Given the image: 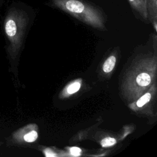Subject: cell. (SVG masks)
I'll return each instance as SVG.
<instances>
[{"label":"cell","mask_w":157,"mask_h":157,"mask_svg":"<svg viewBox=\"0 0 157 157\" xmlns=\"http://www.w3.org/2000/svg\"><path fill=\"white\" fill-rule=\"evenodd\" d=\"M116 143V140L113 137H105L101 140V145L103 147H109L114 145Z\"/></svg>","instance_id":"ba28073f"},{"label":"cell","mask_w":157,"mask_h":157,"mask_svg":"<svg viewBox=\"0 0 157 157\" xmlns=\"http://www.w3.org/2000/svg\"><path fill=\"white\" fill-rule=\"evenodd\" d=\"M2 2H3V0H0V6L2 4Z\"/></svg>","instance_id":"8fae6325"},{"label":"cell","mask_w":157,"mask_h":157,"mask_svg":"<svg viewBox=\"0 0 157 157\" xmlns=\"http://www.w3.org/2000/svg\"><path fill=\"white\" fill-rule=\"evenodd\" d=\"M136 82L140 86H146L150 83L151 78L147 73L143 72L137 75L136 78Z\"/></svg>","instance_id":"3957f363"},{"label":"cell","mask_w":157,"mask_h":157,"mask_svg":"<svg viewBox=\"0 0 157 157\" xmlns=\"http://www.w3.org/2000/svg\"><path fill=\"white\" fill-rule=\"evenodd\" d=\"M58 9L67 12L93 25L100 26L102 21L99 9L83 0H51Z\"/></svg>","instance_id":"6da1fadb"},{"label":"cell","mask_w":157,"mask_h":157,"mask_svg":"<svg viewBox=\"0 0 157 157\" xmlns=\"http://www.w3.org/2000/svg\"><path fill=\"white\" fill-rule=\"evenodd\" d=\"M80 88V83L79 82H75L71 84L67 88V92L70 94H73L79 90Z\"/></svg>","instance_id":"9c48e42d"},{"label":"cell","mask_w":157,"mask_h":157,"mask_svg":"<svg viewBox=\"0 0 157 157\" xmlns=\"http://www.w3.org/2000/svg\"><path fill=\"white\" fill-rule=\"evenodd\" d=\"M150 98H151L150 93H147L138 99V101L136 102V104L138 107H142L144 105H145L146 103H147L150 101Z\"/></svg>","instance_id":"52a82bcc"},{"label":"cell","mask_w":157,"mask_h":157,"mask_svg":"<svg viewBox=\"0 0 157 157\" xmlns=\"http://www.w3.org/2000/svg\"><path fill=\"white\" fill-rule=\"evenodd\" d=\"M37 138V133L36 131H31L26 134L23 139L27 142H33L35 141Z\"/></svg>","instance_id":"8992f818"},{"label":"cell","mask_w":157,"mask_h":157,"mask_svg":"<svg viewBox=\"0 0 157 157\" xmlns=\"http://www.w3.org/2000/svg\"><path fill=\"white\" fill-rule=\"evenodd\" d=\"M131 7L140 13L143 17L148 16L147 3L146 0H128Z\"/></svg>","instance_id":"7a4b0ae2"},{"label":"cell","mask_w":157,"mask_h":157,"mask_svg":"<svg viewBox=\"0 0 157 157\" xmlns=\"http://www.w3.org/2000/svg\"><path fill=\"white\" fill-rule=\"evenodd\" d=\"M70 151H71V153L72 155H74V156H78L81 153V150L77 147H72L71 149H70Z\"/></svg>","instance_id":"30bf717a"},{"label":"cell","mask_w":157,"mask_h":157,"mask_svg":"<svg viewBox=\"0 0 157 157\" xmlns=\"http://www.w3.org/2000/svg\"><path fill=\"white\" fill-rule=\"evenodd\" d=\"M116 63V58L114 56H109L104 62L103 66H102V69L104 72L106 73H109L111 72L115 64Z\"/></svg>","instance_id":"277c9868"},{"label":"cell","mask_w":157,"mask_h":157,"mask_svg":"<svg viewBox=\"0 0 157 157\" xmlns=\"http://www.w3.org/2000/svg\"><path fill=\"white\" fill-rule=\"evenodd\" d=\"M148 12L151 15L156 16L157 12V0H146Z\"/></svg>","instance_id":"5b68a950"}]
</instances>
